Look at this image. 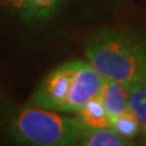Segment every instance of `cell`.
<instances>
[{
  "label": "cell",
  "instance_id": "1",
  "mask_svg": "<svg viewBox=\"0 0 146 146\" xmlns=\"http://www.w3.org/2000/svg\"><path fill=\"white\" fill-rule=\"evenodd\" d=\"M104 80L86 60L63 62L44 77L27 105L76 115L99 96Z\"/></svg>",
  "mask_w": 146,
  "mask_h": 146
},
{
  "label": "cell",
  "instance_id": "2",
  "mask_svg": "<svg viewBox=\"0 0 146 146\" xmlns=\"http://www.w3.org/2000/svg\"><path fill=\"white\" fill-rule=\"evenodd\" d=\"M84 52L104 79L124 85L146 79V45L130 33L102 28L88 38Z\"/></svg>",
  "mask_w": 146,
  "mask_h": 146
},
{
  "label": "cell",
  "instance_id": "3",
  "mask_svg": "<svg viewBox=\"0 0 146 146\" xmlns=\"http://www.w3.org/2000/svg\"><path fill=\"white\" fill-rule=\"evenodd\" d=\"M85 129L77 116L31 105L18 110L9 125L13 140L33 146L78 145Z\"/></svg>",
  "mask_w": 146,
  "mask_h": 146
},
{
  "label": "cell",
  "instance_id": "4",
  "mask_svg": "<svg viewBox=\"0 0 146 146\" xmlns=\"http://www.w3.org/2000/svg\"><path fill=\"white\" fill-rule=\"evenodd\" d=\"M63 0H0V6L22 20L33 22L52 17Z\"/></svg>",
  "mask_w": 146,
  "mask_h": 146
},
{
  "label": "cell",
  "instance_id": "5",
  "mask_svg": "<svg viewBox=\"0 0 146 146\" xmlns=\"http://www.w3.org/2000/svg\"><path fill=\"white\" fill-rule=\"evenodd\" d=\"M100 100L110 117L111 127L115 119L133 112L127 85L118 82L105 79L100 93Z\"/></svg>",
  "mask_w": 146,
  "mask_h": 146
},
{
  "label": "cell",
  "instance_id": "6",
  "mask_svg": "<svg viewBox=\"0 0 146 146\" xmlns=\"http://www.w3.org/2000/svg\"><path fill=\"white\" fill-rule=\"evenodd\" d=\"M78 145L82 146H127L131 145L112 128H86Z\"/></svg>",
  "mask_w": 146,
  "mask_h": 146
},
{
  "label": "cell",
  "instance_id": "7",
  "mask_svg": "<svg viewBox=\"0 0 146 146\" xmlns=\"http://www.w3.org/2000/svg\"><path fill=\"white\" fill-rule=\"evenodd\" d=\"M76 116L86 128H112L110 117L100 100V95L90 100L78 113H76Z\"/></svg>",
  "mask_w": 146,
  "mask_h": 146
},
{
  "label": "cell",
  "instance_id": "8",
  "mask_svg": "<svg viewBox=\"0 0 146 146\" xmlns=\"http://www.w3.org/2000/svg\"><path fill=\"white\" fill-rule=\"evenodd\" d=\"M129 101L141 128V134L146 143V79L127 85Z\"/></svg>",
  "mask_w": 146,
  "mask_h": 146
},
{
  "label": "cell",
  "instance_id": "9",
  "mask_svg": "<svg viewBox=\"0 0 146 146\" xmlns=\"http://www.w3.org/2000/svg\"><path fill=\"white\" fill-rule=\"evenodd\" d=\"M112 129H115L118 134L129 141L133 140L136 135L141 134L139 121L134 112L115 119L112 122Z\"/></svg>",
  "mask_w": 146,
  "mask_h": 146
}]
</instances>
